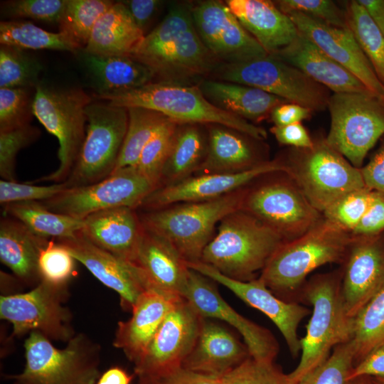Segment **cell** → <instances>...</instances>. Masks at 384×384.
I'll return each mask as SVG.
<instances>
[{
    "label": "cell",
    "mask_w": 384,
    "mask_h": 384,
    "mask_svg": "<svg viewBox=\"0 0 384 384\" xmlns=\"http://www.w3.org/2000/svg\"><path fill=\"white\" fill-rule=\"evenodd\" d=\"M130 57L149 68L159 81L181 84L211 74L220 63L200 38L188 3L174 4Z\"/></svg>",
    "instance_id": "obj_1"
},
{
    "label": "cell",
    "mask_w": 384,
    "mask_h": 384,
    "mask_svg": "<svg viewBox=\"0 0 384 384\" xmlns=\"http://www.w3.org/2000/svg\"><path fill=\"white\" fill-rule=\"evenodd\" d=\"M353 235L321 220L304 235L284 241L271 256L259 277L278 297H300L306 276L327 263L344 260Z\"/></svg>",
    "instance_id": "obj_2"
},
{
    "label": "cell",
    "mask_w": 384,
    "mask_h": 384,
    "mask_svg": "<svg viewBox=\"0 0 384 384\" xmlns=\"http://www.w3.org/2000/svg\"><path fill=\"white\" fill-rule=\"evenodd\" d=\"M95 97L114 106L151 110L179 124H219L256 140L267 137L263 128L213 105L194 85L153 81L132 90Z\"/></svg>",
    "instance_id": "obj_3"
},
{
    "label": "cell",
    "mask_w": 384,
    "mask_h": 384,
    "mask_svg": "<svg viewBox=\"0 0 384 384\" xmlns=\"http://www.w3.org/2000/svg\"><path fill=\"white\" fill-rule=\"evenodd\" d=\"M218 225L201 262L240 281L254 279L284 242L272 228L240 208L228 214Z\"/></svg>",
    "instance_id": "obj_4"
},
{
    "label": "cell",
    "mask_w": 384,
    "mask_h": 384,
    "mask_svg": "<svg viewBox=\"0 0 384 384\" xmlns=\"http://www.w3.org/2000/svg\"><path fill=\"white\" fill-rule=\"evenodd\" d=\"M339 273L319 274L303 287L300 299L312 307L305 336L300 339L301 358L288 374L292 384L324 362L333 349L353 337V318L348 316Z\"/></svg>",
    "instance_id": "obj_5"
},
{
    "label": "cell",
    "mask_w": 384,
    "mask_h": 384,
    "mask_svg": "<svg viewBox=\"0 0 384 384\" xmlns=\"http://www.w3.org/2000/svg\"><path fill=\"white\" fill-rule=\"evenodd\" d=\"M244 188L205 201L186 202L149 210L139 216L144 228L163 238L186 262L201 261L215 226L228 214L241 208Z\"/></svg>",
    "instance_id": "obj_6"
},
{
    "label": "cell",
    "mask_w": 384,
    "mask_h": 384,
    "mask_svg": "<svg viewBox=\"0 0 384 384\" xmlns=\"http://www.w3.org/2000/svg\"><path fill=\"white\" fill-rule=\"evenodd\" d=\"M24 348L22 372L7 375L14 384H97L101 375L100 346L85 334L58 348L40 332L31 331Z\"/></svg>",
    "instance_id": "obj_7"
},
{
    "label": "cell",
    "mask_w": 384,
    "mask_h": 384,
    "mask_svg": "<svg viewBox=\"0 0 384 384\" xmlns=\"http://www.w3.org/2000/svg\"><path fill=\"white\" fill-rule=\"evenodd\" d=\"M91 102L92 98L81 89H53L40 83L36 87L33 113L57 138L59 164L53 172L28 183H60L68 178L85 139V108Z\"/></svg>",
    "instance_id": "obj_8"
},
{
    "label": "cell",
    "mask_w": 384,
    "mask_h": 384,
    "mask_svg": "<svg viewBox=\"0 0 384 384\" xmlns=\"http://www.w3.org/2000/svg\"><path fill=\"white\" fill-rule=\"evenodd\" d=\"M326 143L360 169L369 150L384 134V101L373 92L331 95Z\"/></svg>",
    "instance_id": "obj_9"
},
{
    "label": "cell",
    "mask_w": 384,
    "mask_h": 384,
    "mask_svg": "<svg viewBox=\"0 0 384 384\" xmlns=\"http://www.w3.org/2000/svg\"><path fill=\"white\" fill-rule=\"evenodd\" d=\"M211 74L218 80L257 87L312 112L326 109L331 97L326 87L273 55L220 63Z\"/></svg>",
    "instance_id": "obj_10"
},
{
    "label": "cell",
    "mask_w": 384,
    "mask_h": 384,
    "mask_svg": "<svg viewBox=\"0 0 384 384\" xmlns=\"http://www.w3.org/2000/svg\"><path fill=\"white\" fill-rule=\"evenodd\" d=\"M85 137L75 165L65 181L68 186L90 185L114 171L125 138L128 112L107 102H91L85 108Z\"/></svg>",
    "instance_id": "obj_11"
},
{
    "label": "cell",
    "mask_w": 384,
    "mask_h": 384,
    "mask_svg": "<svg viewBox=\"0 0 384 384\" xmlns=\"http://www.w3.org/2000/svg\"><path fill=\"white\" fill-rule=\"evenodd\" d=\"M288 175L320 213L346 193L366 187L361 169L353 166L325 139L297 149Z\"/></svg>",
    "instance_id": "obj_12"
},
{
    "label": "cell",
    "mask_w": 384,
    "mask_h": 384,
    "mask_svg": "<svg viewBox=\"0 0 384 384\" xmlns=\"http://www.w3.org/2000/svg\"><path fill=\"white\" fill-rule=\"evenodd\" d=\"M157 186L135 166L114 171L97 183L68 188L56 196L40 201L57 213L84 219L87 216L116 207H140Z\"/></svg>",
    "instance_id": "obj_13"
},
{
    "label": "cell",
    "mask_w": 384,
    "mask_h": 384,
    "mask_svg": "<svg viewBox=\"0 0 384 384\" xmlns=\"http://www.w3.org/2000/svg\"><path fill=\"white\" fill-rule=\"evenodd\" d=\"M67 286L41 280L31 290L0 297V317L11 323L12 336L38 331L50 341L68 342L75 335L72 315L63 305Z\"/></svg>",
    "instance_id": "obj_14"
},
{
    "label": "cell",
    "mask_w": 384,
    "mask_h": 384,
    "mask_svg": "<svg viewBox=\"0 0 384 384\" xmlns=\"http://www.w3.org/2000/svg\"><path fill=\"white\" fill-rule=\"evenodd\" d=\"M240 209L276 231L284 241L300 237L320 220V212L292 180H275L247 190Z\"/></svg>",
    "instance_id": "obj_15"
},
{
    "label": "cell",
    "mask_w": 384,
    "mask_h": 384,
    "mask_svg": "<svg viewBox=\"0 0 384 384\" xmlns=\"http://www.w3.org/2000/svg\"><path fill=\"white\" fill-rule=\"evenodd\" d=\"M203 319L181 297L134 363L139 380H154L181 368L196 342Z\"/></svg>",
    "instance_id": "obj_16"
},
{
    "label": "cell",
    "mask_w": 384,
    "mask_h": 384,
    "mask_svg": "<svg viewBox=\"0 0 384 384\" xmlns=\"http://www.w3.org/2000/svg\"><path fill=\"white\" fill-rule=\"evenodd\" d=\"M191 10L200 38L220 63L243 62L269 55L225 1H198L191 4Z\"/></svg>",
    "instance_id": "obj_17"
},
{
    "label": "cell",
    "mask_w": 384,
    "mask_h": 384,
    "mask_svg": "<svg viewBox=\"0 0 384 384\" xmlns=\"http://www.w3.org/2000/svg\"><path fill=\"white\" fill-rule=\"evenodd\" d=\"M210 280L189 268L182 297L203 318L220 319L237 329L243 337L250 357L259 361H274L279 352V344L273 334L234 310Z\"/></svg>",
    "instance_id": "obj_18"
},
{
    "label": "cell",
    "mask_w": 384,
    "mask_h": 384,
    "mask_svg": "<svg viewBox=\"0 0 384 384\" xmlns=\"http://www.w3.org/2000/svg\"><path fill=\"white\" fill-rule=\"evenodd\" d=\"M188 267L225 286L247 304L265 314L282 334L294 358L301 352L297 329L299 323L311 311L297 302L276 296L260 279L243 282L230 278L212 266L201 261L186 262Z\"/></svg>",
    "instance_id": "obj_19"
},
{
    "label": "cell",
    "mask_w": 384,
    "mask_h": 384,
    "mask_svg": "<svg viewBox=\"0 0 384 384\" xmlns=\"http://www.w3.org/2000/svg\"><path fill=\"white\" fill-rule=\"evenodd\" d=\"M277 172L288 174L289 169L284 163L272 161L237 173L191 176L179 182L158 187L144 200L140 207L153 210L174 203L215 199L242 188L261 176Z\"/></svg>",
    "instance_id": "obj_20"
},
{
    "label": "cell",
    "mask_w": 384,
    "mask_h": 384,
    "mask_svg": "<svg viewBox=\"0 0 384 384\" xmlns=\"http://www.w3.org/2000/svg\"><path fill=\"white\" fill-rule=\"evenodd\" d=\"M299 32L315 43L364 86L384 101V85L354 35L347 28H339L299 12L287 14Z\"/></svg>",
    "instance_id": "obj_21"
},
{
    "label": "cell",
    "mask_w": 384,
    "mask_h": 384,
    "mask_svg": "<svg viewBox=\"0 0 384 384\" xmlns=\"http://www.w3.org/2000/svg\"><path fill=\"white\" fill-rule=\"evenodd\" d=\"M345 260L341 292L346 311L354 318L384 285L383 236H353Z\"/></svg>",
    "instance_id": "obj_22"
},
{
    "label": "cell",
    "mask_w": 384,
    "mask_h": 384,
    "mask_svg": "<svg viewBox=\"0 0 384 384\" xmlns=\"http://www.w3.org/2000/svg\"><path fill=\"white\" fill-rule=\"evenodd\" d=\"M63 245L101 283L115 291L121 305L132 311L141 294L147 290L139 268L96 246L81 233L75 237L57 241Z\"/></svg>",
    "instance_id": "obj_23"
},
{
    "label": "cell",
    "mask_w": 384,
    "mask_h": 384,
    "mask_svg": "<svg viewBox=\"0 0 384 384\" xmlns=\"http://www.w3.org/2000/svg\"><path fill=\"white\" fill-rule=\"evenodd\" d=\"M250 356L246 345L228 330L203 318L196 342L181 367L197 373L220 378Z\"/></svg>",
    "instance_id": "obj_24"
},
{
    "label": "cell",
    "mask_w": 384,
    "mask_h": 384,
    "mask_svg": "<svg viewBox=\"0 0 384 384\" xmlns=\"http://www.w3.org/2000/svg\"><path fill=\"white\" fill-rule=\"evenodd\" d=\"M82 235L96 246L134 264L144 226L135 209L116 207L84 218Z\"/></svg>",
    "instance_id": "obj_25"
},
{
    "label": "cell",
    "mask_w": 384,
    "mask_h": 384,
    "mask_svg": "<svg viewBox=\"0 0 384 384\" xmlns=\"http://www.w3.org/2000/svg\"><path fill=\"white\" fill-rule=\"evenodd\" d=\"M134 264L139 268L147 290L182 297L189 268L163 238L144 228Z\"/></svg>",
    "instance_id": "obj_26"
},
{
    "label": "cell",
    "mask_w": 384,
    "mask_h": 384,
    "mask_svg": "<svg viewBox=\"0 0 384 384\" xmlns=\"http://www.w3.org/2000/svg\"><path fill=\"white\" fill-rule=\"evenodd\" d=\"M181 296L146 290L132 309V316L119 321L113 341L134 364L142 356L166 314Z\"/></svg>",
    "instance_id": "obj_27"
},
{
    "label": "cell",
    "mask_w": 384,
    "mask_h": 384,
    "mask_svg": "<svg viewBox=\"0 0 384 384\" xmlns=\"http://www.w3.org/2000/svg\"><path fill=\"white\" fill-rule=\"evenodd\" d=\"M272 55L298 68L334 93L370 91L300 32L288 46Z\"/></svg>",
    "instance_id": "obj_28"
},
{
    "label": "cell",
    "mask_w": 384,
    "mask_h": 384,
    "mask_svg": "<svg viewBox=\"0 0 384 384\" xmlns=\"http://www.w3.org/2000/svg\"><path fill=\"white\" fill-rule=\"evenodd\" d=\"M225 2L245 30L269 55L288 46L299 33L289 16L274 1L227 0Z\"/></svg>",
    "instance_id": "obj_29"
},
{
    "label": "cell",
    "mask_w": 384,
    "mask_h": 384,
    "mask_svg": "<svg viewBox=\"0 0 384 384\" xmlns=\"http://www.w3.org/2000/svg\"><path fill=\"white\" fill-rule=\"evenodd\" d=\"M50 240L32 233L16 219L4 215L0 220V260L21 282L34 287L41 281L38 257Z\"/></svg>",
    "instance_id": "obj_30"
},
{
    "label": "cell",
    "mask_w": 384,
    "mask_h": 384,
    "mask_svg": "<svg viewBox=\"0 0 384 384\" xmlns=\"http://www.w3.org/2000/svg\"><path fill=\"white\" fill-rule=\"evenodd\" d=\"M197 86L213 105L247 121L265 119L277 106L288 102L259 88L235 82L206 79Z\"/></svg>",
    "instance_id": "obj_31"
},
{
    "label": "cell",
    "mask_w": 384,
    "mask_h": 384,
    "mask_svg": "<svg viewBox=\"0 0 384 384\" xmlns=\"http://www.w3.org/2000/svg\"><path fill=\"white\" fill-rule=\"evenodd\" d=\"M250 137L229 127L210 124L208 145L197 174H232L250 169L265 161L260 160Z\"/></svg>",
    "instance_id": "obj_32"
},
{
    "label": "cell",
    "mask_w": 384,
    "mask_h": 384,
    "mask_svg": "<svg viewBox=\"0 0 384 384\" xmlns=\"http://www.w3.org/2000/svg\"><path fill=\"white\" fill-rule=\"evenodd\" d=\"M144 37L125 6L114 4L99 18L84 52L104 56H130Z\"/></svg>",
    "instance_id": "obj_33"
},
{
    "label": "cell",
    "mask_w": 384,
    "mask_h": 384,
    "mask_svg": "<svg viewBox=\"0 0 384 384\" xmlns=\"http://www.w3.org/2000/svg\"><path fill=\"white\" fill-rule=\"evenodd\" d=\"M79 52L97 87V95L132 90L151 82L155 78L149 68L130 56H104Z\"/></svg>",
    "instance_id": "obj_34"
},
{
    "label": "cell",
    "mask_w": 384,
    "mask_h": 384,
    "mask_svg": "<svg viewBox=\"0 0 384 384\" xmlns=\"http://www.w3.org/2000/svg\"><path fill=\"white\" fill-rule=\"evenodd\" d=\"M4 215L23 224L32 233L48 240L75 237L84 227V219L50 210L40 201H21L4 206Z\"/></svg>",
    "instance_id": "obj_35"
},
{
    "label": "cell",
    "mask_w": 384,
    "mask_h": 384,
    "mask_svg": "<svg viewBox=\"0 0 384 384\" xmlns=\"http://www.w3.org/2000/svg\"><path fill=\"white\" fill-rule=\"evenodd\" d=\"M207 145L208 137L198 124H178L159 186L179 182L196 173L204 159Z\"/></svg>",
    "instance_id": "obj_36"
},
{
    "label": "cell",
    "mask_w": 384,
    "mask_h": 384,
    "mask_svg": "<svg viewBox=\"0 0 384 384\" xmlns=\"http://www.w3.org/2000/svg\"><path fill=\"white\" fill-rule=\"evenodd\" d=\"M114 3L109 0H67L58 21L59 32L78 52L83 50L96 23Z\"/></svg>",
    "instance_id": "obj_37"
},
{
    "label": "cell",
    "mask_w": 384,
    "mask_h": 384,
    "mask_svg": "<svg viewBox=\"0 0 384 384\" xmlns=\"http://www.w3.org/2000/svg\"><path fill=\"white\" fill-rule=\"evenodd\" d=\"M127 109V129L114 171L135 166L145 145L169 119L161 113L151 110L143 107Z\"/></svg>",
    "instance_id": "obj_38"
},
{
    "label": "cell",
    "mask_w": 384,
    "mask_h": 384,
    "mask_svg": "<svg viewBox=\"0 0 384 384\" xmlns=\"http://www.w3.org/2000/svg\"><path fill=\"white\" fill-rule=\"evenodd\" d=\"M0 44L23 50L78 52L61 33L48 31L26 21H1Z\"/></svg>",
    "instance_id": "obj_39"
},
{
    "label": "cell",
    "mask_w": 384,
    "mask_h": 384,
    "mask_svg": "<svg viewBox=\"0 0 384 384\" xmlns=\"http://www.w3.org/2000/svg\"><path fill=\"white\" fill-rule=\"evenodd\" d=\"M354 366L384 342V285L353 318Z\"/></svg>",
    "instance_id": "obj_40"
},
{
    "label": "cell",
    "mask_w": 384,
    "mask_h": 384,
    "mask_svg": "<svg viewBox=\"0 0 384 384\" xmlns=\"http://www.w3.org/2000/svg\"><path fill=\"white\" fill-rule=\"evenodd\" d=\"M345 13L347 26L384 85V36L357 0L346 4Z\"/></svg>",
    "instance_id": "obj_41"
},
{
    "label": "cell",
    "mask_w": 384,
    "mask_h": 384,
    "mask_svg": "<svg viewBox=\"0 0 384 384\" xmlns=\"http://www.w3.org/2000/svg\"><path fill=\"white\" fill-rule=\"evenodd\" d=\"M42 70L43 65L25 50L1 46L0 88H35Z\"/></svg>",
    "instance_id": "obj_42"
},
{
    "label": "cell",
    "mask_w": 384,
    "mask_h": 384,
    "mask_svg": "<svg viewBox=\"0 0 384 384\" xmlns=\"http://www.w3.org/2000/svg\"><path fill=\"white\" fill-rule=\"evenodd\" d=\"M178 124L167 120L148 142L142 151L135 167L154 183L160 185L161 174L171 151Z\"/></svg>",
    "instance_id": "obj_43"
},
{
    "label": "cell",
    "mask_w": 384,
    "mask_h": 384,
    "mask_svg": "<svg viewBox=\"0 0 384 384\" xmlns=\"http://www.w3.org/2000/svg\"><path fill=\"white\" fill-rule=\"evenodd\" d=\"M354 367L351 341L336 346L328 358L295 384H349Z\"/></svg>",
    "instance_id": "obj_44"
},
{
    "label": "cell",
    "mask_w": 384,
    "mask_h": 384,
    "mask_svg": "<svg viewBox=\"0 0 384 384\" xmlns=\"http://www.w3.org/2000/svg\"><path fill=\"white\" fill-rule=\"evenodd\" d=\"M36 88V87H35ZM31 87L0 88V132L30 124L35 91Z\"/></svg>",
    "instance_id": "obj_45"
},
{
    "label": "cell",
    "mask_w": 384,
    "mask_h": 384,
    "mask_svg": "<svg viewBox=\"0 0 384 384\" xmlns=\"http://www.w3.org/2000/svg\"><path fill=\"white\" fill-rule=\"evenodd\" d=\"M371 193L372 190L366 186L346 193L323 212L324 218L352 233L368 207Z\"/></svg>",
    "instance_id": "obj_46"
},
{
    "label": "cell",
    "mask_w": 384,
    "mask_h": 384,
    "mask_svg": "<svg viewBox=\"0 0 384 384\" xmlns=\"http://www.w3.org/2000/svg\"><path fill=\"white\" fill-rule=\"evenodd\" d=\"M75 258L55 240H50L38 257L41 279L55 286H67L75 272Z\"/></svg>",
    "instance_id": "obj_47"
},
{
    "label": "cell",
    "mask_w": 384,
    "mask_h": 384,
    "mask_svg": "<svg viewBox=\"0 0 384 384\" xmlns=\"http://www.w3.org/2000/svg\"><path fill=\"white\" fill-rule=\"evenodd\" d=\"M223 384H292L274 361H259L249 357L219 378Z\"/></svg>",
    "instance_id": "obj_48"
},
{
    "label": "cell",
    "mask_w": 384,
    "mask_h": 384,
    "mask_svg": "<svg viewBox=\"0 0 384 384\" xmlns=\"http://www.w3.org/2000/svg\"><path fill=\"white\" fill-rule=\"evenodd\" d=\"M40 130L31 124L0 132V176L1 179L16 181V159L18 151L35 142Z\"/></svg>",
    "instance_id": "obj_49"
},
{
    "label": "cell",
    "mask_w": 384,
    "mask_h": 384,
    "mask_svg": "<svg viewBox=\"0 0 384 384\" xmlns=\"http://www.w3.org/2000/svg\"><path fill=\"white\" fill-rule=\"evenodd\" d=\"M67 0H13L1 3L2 15L29 18L48 23H58Z\"/></svg>",
    "instance_id": "obj_50"
},
{
    "label": "cell",
    "mask_w": 384,
    "mask_h": 384,
    "mask_svg": "<svg viewBox=\"0 0 384 384\" xmlns=\"http://www.w3.org/2000/svg\"><path fill=\"white\" fill-rule=\"evenodd\" d=\"M276 6L284 14L299 12L339 28H347L345 11L331 0H278Z\"/></svg>",
    "instance_id": "obj_51"
},
{
    "label": "cell",
    "mask_w": 384,
    "mask_h": 384,
    "mask_svg": "<svg viewBox=\"0 0 384 384\" xmlns=\"http://www.w3.org/2000/svg\"><path fill=\"white\" fill-rule=\"evenodd\" d=\"M68 186L65 181L49 186H36L1 179L0 181V203L3 206L21 201H44L50 199Z\"/></svg>",
    "instance_id": "obj_52"
},
{
    "label": "cell",
    "mask_w": 384,
    "mask_h": 384,
    "mask_svg": "<svg viewBox=\"0 0 384 384\" xmlns=\"http://www.w3.org/2000/svg\"><path fill=\"white\" fill-rule=\"evenodd\" d=\"M384 230V193L372 191L368 207L358 225L353 236H373Z\"/></svg>",
    "instance_id": "obj_53"
},
{
    "label": "cell",
    "mask_w": 384,
    "mask_h": 384,
    "mask_svg": "<svg viewBox=\"0 0 384 384\" xmlns=\"http://www.w3.org/2000/svg\"><path fill=\"white\" fill-rule=\"evenodd\" d=\"M125 6L139 28L147 33L149 25L161 10L164 1L159 0H127L121 1Z\"/></svg>",
    "instance_id": "obj_54"
},
{
    "label": "cell",
    "mask_w": 384,
    "mask_h": 384,
    "mask_svg": "<svg viewBox=\"0 0 384 384\" xmlns=\"http://www.w3.org/2000/svg\"><path fill=\"white\" fill-rule=\"evenodd\" d=\"M270 132L277 141L284 145L297 149H309L314 146V142L301 122L284 126L274 125Z\"/></svg>",
    "instance_id": "obj_55"
},
{
    "label": "cell",
    "mask_w": 384,
    "mask_h": 384,
    "mask_svg": "<svg viewBox=\"0 0 384 384\" xmlns=\"http://www.w3.org/2000/svg\"><path fill=\"white\" fill-rule=\"evenodd\" d=\"M363 375L384 378V342L354 366L348 378L351 380Z\"/></svg>",
    "instance_id": "obj_56"
},
{
    "label": "cell",
    "mask_w": 384,
    "mask_h": 384,
    "mask_svg": "<svg viewBox=\"0 0 384 384\" xmlns=\"http://www.w3.org/2000/svg\"><path fill=\"white\" fill-rule=\"evenodd\" d=\"M142 382L149 384H223L219 378L197 373L182 367L158 379Z\"/></svg>",
    "instance_id": "obj_57"
},
{
    "label": "cell",
    "mask_w": 384,
    "mask_h": 384,
    "mask_svg": "<svg viewBox=\"0 0 384 384\" xmlns=\"http://www.w3.org/2000/svg\"><path fill=\"white\" fill-rule=\"evenodd\" d=\"M312 111L304 106L292 102H284L277 106L272 112L270 118L275 126H284L301 122L308 119Z\"/></svg>",
    "instance_id": "obj_58"
},
{
    "label": "cell",
    "mask_w": 384,
    "mask_h": 384,
    "mask_svg": "<svg viewBox=\"0 0 384 384\" xmlns=\"http://www.w3.org/2000/svg\"><path fill=\"white\" fill-rule=\"evenodd\" d=\"M361 171L366 187L384 193V146Z\"/></svg>",
    "instance_id": "obj_59"
},
{
    "label": "cell",
    "mask_w": 384,
    "mask_h": 384,
    "mask_svg": "<svg viewBox=\"0 0 384 384\" xmlns=\"http://www.w3.org/2000/svg\"><path fill=\"white\" fill-rule=\"evenodd\" d=\"M384 36V0H357Z\"/></svg>",
    "instance_id": "obj_60"
},
{
    "label": "cell",
    "mask_w": 384,
    "mask_h": 384,
    "mask_svg": "<svg viewBox=\"0 0 384 384\" xmlns=\"http://www.w3.org/2000/svg\"><path fill=\"white\" fill-rule=\"evenodd\" d=\"M132 378L124 368L112 366L101 373L97 384H130Z\"/></svg>",
    "instance_id": "obj_61"
},
{
    "label": "cell",
    "mask_w": 384,
    "mask_h": 384,
    "mask_svg": "<svg viewBox=\"0 0 384 384\" xmlns=\"http://www.w3.org/2000/svg\"><path fill=\"white\" fill-rule=\"evenodd\" d=\"M349 384H375L371 376L363 375L349 381Z\"/></svg>",
    "instance_id": "obj_62"
},
{
    "label": "cell",
    "mask_w": 384,
    "mask_h": 384,
    "mask_svg": "<svg viewBox=\"0 0 384 384\" xmlns=\"http://www.w3.org/2000/svg\"><path fill=\"white\" fill-rule=\"evenodd\" d=\"M375 384H384V378L372 377Z\"/></svg>",
    "instance_id": "obj_63"
},
{
    "label": "cell",
    "mask_w": 384,
    "mask_h": 384,
    "mask_svg": "<svg viewBox=\"0 0 384 384\" xmlns=\"http://www.w3.org/2000/svg\"><path fill=\"white\" fill-rule=\"evenodd\" d=\"M137 384H149L146 382H142V381H139Z\"/></svg>",
    "instance_id": "obj_64"
}]
</instances>
